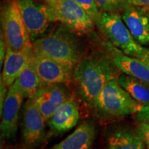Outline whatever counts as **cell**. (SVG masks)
Returning a JSON list of instances; mask_svg holds the SVG:
<instances>
[{"mask_svg": "<svg viewBox=\"0 0 149 149\" xmlns=\"http://www.w3.org/2000/svg\"><path fill=\"white\" fill-rule=\"evenodd\" d=\"M1 34L7 49L20 51L33 48V42L22 17L18 0H6L1 9Z\"/></svg>", "mask_w": 149, "mask_h": 149, "instance_id": "277c9868", "label": "cell"}, {"mask_svg": "<svg viewBox=\"0 0 149 149\" xmlns=\"http://www.w3.org/2000/svg\"><path fill=\"white\" fill-rule=\"evenodd\" d=\"M131 4L149 11V0H131Z\"/></svg>", "mask_w": 149, "mask_h": 149, "instance_id": "484cf974", "label": "cell"}, {"mask_svg": "<svg viewBox=\"0 0 149 149\" xmlns=\"http://www.w3.org/2000/svg\"><path fill=\"white\" fill-rule=\"evenodd\" d=\"M137 59H139V60L142 61L149 70V50L148 48H146V50L144 52V53Z\"/></svg>", "mask_w": 149, "mask_h": 149, "instance_id": "4316f807", "label": "cell"}, {"mask_svg": "<svg viewBox=\"0 0 149 149\" xmlns=\"http://www.w3.org/2000/svg\"><path fill=\"white\" fill-rule=\"evenodd\" d=\"M42 1H44V2H45L46 3H48V5L51 6V5H53V3L55 2L56 0H42Z\"/></svg>", "mask_w": 149, "mask_h": 149, "instance_id": "f1b7e54d", "label": "cell"}, {"mask_svg": "<svg viewBox=\"0 0 149 149\" xmlns=\"http://www.w3.org/2000/svg\"><path fill=\"white\" fill-rule=\"evenodd\" d=\"M31 63L43 86L65 84L72 82L74 69L49 57L34 53Z\"/></svg>", "mask_w": 149, "mask_h": 149, "instance_id": "30bf717a", "label": "cell"}, {"mask_svg": "<svg viewBox=\"0 0 149 149\" xmlns=\"http://www.w3.org/2000/svg\"><path fill=\"white\" fill-rule=\"evenodd\" d=\"M144 141L137 129L126 127L116 128L106 135L107 149H145Z\"/></svg>", "mask_w": 149, "mask_h": 149, "instance_id": "2e32d148", "label": "cell"}, {"mask_svg": "<svg viewBox=\"0 0 149 149\" xmlns=\"http://www.w3.org/2000/svg\"><path fill=\"white\" fill-rule=\"evenodd\" d=\"M95 25L115 48L126 55L139 58L146 50L136 42L119 13L101 12Z\"/></svg>", "mask_w": 149, "mask_h": 149, "instance_id": "5b68a950", "label": "cell"}, {"mask_svg": "<svg viewBox=\"0 0 149 149\" xmlns=\"http://www.w3.org/2000/svg\"><path fill=\"white\" fill-rule=\"evenodd\" d=\"M101 12L119 13L124 12L131 4V0H95Z\"/></svg>", "mask_w": 149, "mask_h": 149, "instance_id": "ffe728a7", "label": "cell"}, {"mask_svg": "<svg viewBox=\"0 0 149 149\" xmlns=\"http://www.w3.org/2000/svg\"><path fill=\"white\" fill-rule=\"evenodd\" d=\"M3 149H29L26 148L25 146H6Z\"/></svg>", "mask_w": 149, "mask_h": 149, "instance_id": "83f0119b", "label": "cell"}, {"mask_svg": "<svg viewBox=\"0 0 149 149\" xmlns=\"http://www.w3.org/2000/svg\"><path fill=\"white\" fill-rule=\"evenodd\" d=\"M136 129L144 141L147 149H149V123L139 122Z\"/></svg>", "mask_w": 149, "mask_h": 149, "instance_id": "7402d4cb", "label": "cell"}, {"mask_svg": "<svg viewBox=\"0 0 149 149\" xmlns=\"http://www.w3.org/2000/svg\"><path fill=\"white\" fill-rule=\"evenodd\" d=\"M74 1L88 14V15L93 19L95 24V22L100 15L101 11L99 10L95 0H74Z\"/></svg>", "mask_w": 149, "mask_h": 149, "instance_id": "44dd1931", "label": "cell"}, {"mask_svg": "<svg viewBox=\"0 0 149 149\" xmlns=\"http://www.w3.org/2000/svg\"><path fill=\"white\" fill-rule=\"evenodd\" d=\"M135 115L136 119L139 122L149 123V105L143 106L140 111Z\"/></svg>", "mask_w": 149, "mask_h": 149, "instance_id": "603a6c76", "label": "cell"}, {"mask_svg": "<svg viewBox=\"0 0 149 149\" xmlns=\"http://www.w3.org/2000/svg\"><path fill=\"white\" fill-rule=\"evenodd\" d=\"M33 55V48L20 51L7 49L1 78L8 88L13 84L22 71L31 63Z\"/></svg>", "mask_w": 149, "mask_h": 149, "instance_id": "5bb4252c", "label": "cell"}, {"mask_svg": "<svg viewBox=\"0 0 149 149\" xmlns=\"http://www.w3.org/2000/svg\"><path fill=\"white\" fill-rule=\"evenodd\" d=\"M24 95L16 81L9 87L1 113V135L3 139L13 141L18 131L19 112Z\"/></svg>", "mask_w": 149, "mask_h": 149, "instance_id": "9c48e42d", "label": "cell"}, {"mask_svg": "<svg viewBox=\"0 0 149 149\" xmlns=\"http://www.w3.org/2000/svg\"><path fill=\"white\" fill-rule=\"evenodd\" d=\"M46 120L33 98L26 100L23 106L21 130L24 146L35 149L46 140Z\"/></svg>", "mask_w": 149, "mask_h": 149, "instance_id": "ba28073f", "label": "cell"}, {"mask_svg": "<svg viewBox=\"0 0 149 149\" xmlns=\"http://www.w3.org/2000/svg\"><path fill=\"white\" fill-rule=\"evenodd\" d=\"M122 18L136 42L149 46V11L130 5L122 13Z\"/></svg>", "mask_w": 149, "mask_h": 149, "instance_id": "7c38bea8", "label": "cell"}, {"mask_svg": "<svg viewBox=\"0 0 149 149\" xmlns=\"http://www.w3.org/2000/svg\"><path fill=\"white\" fill-rule=\"evenodd\" d=\"M70 97L65 84L44 86L33 99L46 122Z\"/></svg>", "mask_w": 149, "mask_h": 149, "instance_id": "8fae6325", "label": "cell"}, {"mask_svg": "<svg viewBox=\"0 0 149 149\" xmlns=\"http://www.w3.org/2000/svg\"><path fill=\"white\" fill-rule=\"evenodd\" d=\"M0 65H1V68L2 67V64H3V61H4L7 52V46L6 44L4 39L1 34V40H0Z\"/></svg>", "mask_w": 149, "mask_h": 149, "instance_id": "d4e9b609", "label": "cell"}, {"mask_svg": "<svg viewBox=\"0 0 149 149\" xmlns=\"http://www.w3.org/2000/svg\"><path fill=\"white\" fill-rule=\"evenodd\" d=\"M18 2L32 42L43 36L52 22H57L53 8L48 3L34 0H18Z\"/></svg>", "mask_w": 149, "mask_h": 149, "instance_id": "8992f818", "label": "cell"}, {"mask_svg": "<svg viewBox=\"0 0 149 149\" xmlns=\"http://www.w3.org/2000/svg\"><path fill=\"white\" fill-rule=\"evenodd\" d=\"M118 81L122 88L135 101L143 106L149 105L148 85L140 80L124 73L119 75Z\"/></svg>", "mask_w": 149, "mask_h": 149, "instance_id": "ac0fdd59", "label": "cell"}, {"mask_svg": "<svg viewBox=\"0 0 149 149\" xmlns=\"http://www.w3.org/2000/svg\"><path fill=\"white\" fill-rule=\"evenodd\" d=\"M17 81H18L24 97L27 99L34 97L39 91L44 86L31 61L19 76Z\"/></svg>", "mask_w": 149, "mask_h": 149, "instance_id": "d6986e66", "label": "cell"}, {"mask_svg": "<svg viewBox=\"0 0 149 149\" xmlns=\"http://www.w3.org/2000/svg\"><path fill=\"white\" fill-rule=\"evenodd\" d=\"M96 134L94 123L86 121L80 124L64 140L50 149H92Z\"/></svg>", "mask_w": 149, "mask_h": 149, "instance_id": "9a60e30c", "label": "cell"}, {"mask_svg": "<svg viewBox=\"0 0 149 149\" xmlns=\"http://www.w3.org/2000/svg\"><path fill=\"white\" fill-rule=\"evenodd\" d=\"M111 55L114 64L120 72L149 86V70L142 61L126 55L117 48L111 52Z\"/></svg>", "mask_w": 149, "mask_h": 149, "instance_id": "e0dca14e", "label": "cell"}, {"mask_svg": "<svg viewBox=\"0 0 149 149\" xmlns=\"http://www.w3.org/2000/svg\"><path fill=\"white\" fill-rule=\"evenodd\" d=\"M78 35L61 25L48 35L33 42L34 53L56 60L74 69L84 56Z\"/></svg>", "mask_w": 149, "mask_h": 149, "instance_id": "7a4b0ae2", "label": "cell"}, {"mask_svg": "<svg viewBox=\"0 0 149 149\" xmlns=\"http://www.w3.org/2000/svg\"><path fill=\"white\" fill-rule=\"evenodd\" d=\"M80 120L79 105L70 96L48 121V125L53 133H64L71 130Z\"/></svg>", "mask_w": 149, "mask_h": 149, "instance_id": "4fadbf2b", "label": "cell"}, {"mask_svg": "<svg viewBox=\"0 0 149 149\" xmlns=\"http://www.w3.org/2000/svg\"><path fill=\"white\" fill-rule=\"evenodd\" d=\"M118 71L111 55L94 52L84 56L74 67L72 75V82L80 100L94 109L100 93L109 81L118 78Z\"/></svg>", "mask_w": 149, "mask_h": 149, "instance_id": "6da1fadb", "label": "cell"}, {"mask_svg": "<svg viewBox=\"0 0 149 149\" xmlns=\"http://www.w3.org/2000/svg\"><path fill=\"white\" fill-rule=\"evenodd\" d=\"M51 6L57 22L79 36L91 33L94 30L95 22L74 0H56Z\"/></svg>", "mask_w": 149, "mask_h": 149, "instance_id": "52a82bcc", "label": "cell"}, {"mask_svg": "<svg viewBox=\"0 0 149 149\" xmlns=\"http://www.w3.org/2000/svg\"><path fill=\"white\" fill-rule=\"evenodd\" d=\"M142 107L122 88L118 78H115L104 86L97 100L94 110L102 117H120L136 114Z\"/></svg>", "mask_w": 149, "mask_h": 149, "instance_id": "3957f363", "label": "cell"}, {"mask_svg": "<svg viewBox=\"0 0 149 149\" xmlns=\"http://www.w3.org/2000/svg\"><path fill=\"white\" fill-rule=\"evenodd\" d=\"M8 87L5 84L3 81L2 79L1 78V81H0V111L2 112L3 104H4L6 97L7 93L8 91Z\"/></svg>", "mask_w": 149, "mask_h": 149, "instance_id": "cb8c5ba5", "label": "cell"}]
</instances>
